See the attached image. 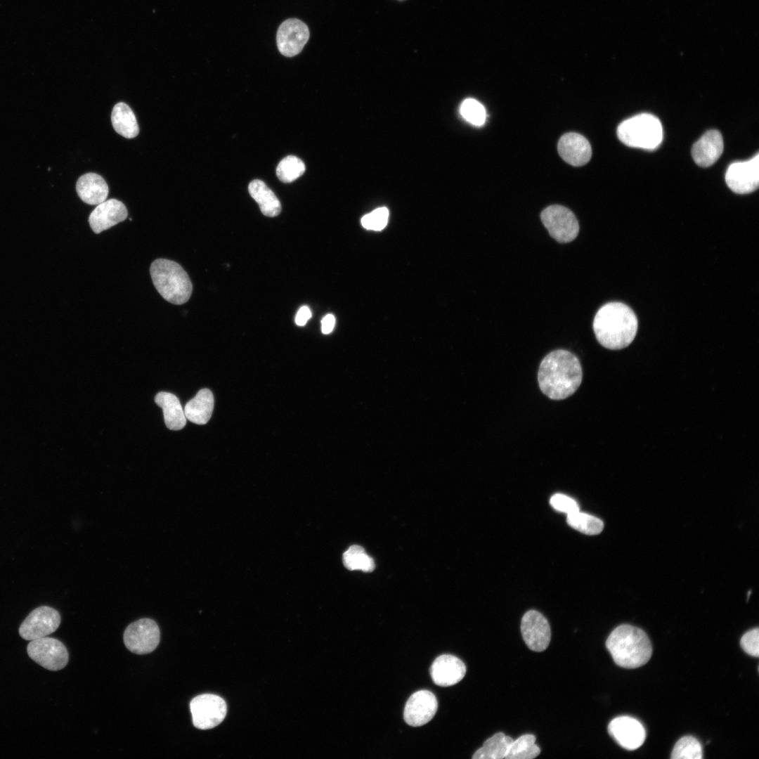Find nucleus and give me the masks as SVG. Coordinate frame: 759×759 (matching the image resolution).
<instances>
[{"instance_id": "1", "label": "nucleus", "mask_w": 759, "mask_h": 759, "mask_svg": "<svg viewBox=\"0 0 759 759\" xmlns=\"http://www.w3.org/2000/svg\"><path fill=\"white\" fill-rule=\"evenodd\" d=\"M582 378L579 359L564 349L549 353L541 361L538 372L541 391L552 400L564 399L574 394Z\"/></svg>"}, {"instance_id": "2", "label": "nucleus", "mask_w": 759, "mask_h": 759, "mask_svg": "<svg viewBox=\"0 0 759 759\" xmlns=\"http://www.w3.org/2000/svg\"><path fill=\"white\" fill-rule=\"evenodd\" d=\"M637 325L633 311L621 302L603 305L596 313L592 323L599 343L613 350L627 347L636 335Z\"/></svg>"}, {"instance_id": "3", "label": "nucleus", "mask_w": 759, "mask_h": 759, "mask_svg": "<svg viewBox=\"0 0 759 759\" xmlns=\"http://www.w3.org/2000/svg\"><path fill=\"white\" fill-rule=\"evenodd\" d=\"M606 647L616 664L625 668L644 665L652 654L647 634L642 629L627 624L618 626L610 633Z\"/></svg>"}, {"instance_id": "4", "label": "nucleus", "mask_w": 759, "mask_h": 759, "mask_svg": "<svg viewBox=\"0 0 759 759\" xmlns=\"http://www.w3.org/2000/svg\"><path fill=\"white\" fill-rule=\"evenodd\" d=\"M150 273L154 286L165 300L176 305L188 301L193 285L179 264L167 259H157L151 264Z\"/></svg>"}, {"instance_id": "5", "label": "nucleus", "mask_w": 759, "mask_h": 759, "mask_svg": "<svg viewBox=\"0 0 759 759\" xmlns=\"http://www.w3.org/2000/svg\"><path fill=\"white\" fill-rule=\"evenodd\" d=\"M617 136L625 145L653 150L663 140V128L654 115L642 113L622 122L617 129Z\"/></svg>"}, {"instance_id": "6", "label": "nucleus", "mask_w": 759, "mask_h": 759, "mask_svg": "<svg viewBox=\"0 0 759 759\" xmlns=\"http://www.w3.org/2000/svg\"><path fill=\"white\" fill-rule=\"evenodd\" d=\"M541 221L550 236L561 243L573 241L579 232V223L575 214L568 208L553 205L540 214Z\"/></svg>"}, {"instance_id": "7", "label": "nucleus", "mask_w": 759, "mask_h": 759, "mask_svg": "<svg viewBox=\"0 0 759 759\" xmlns=\"http://www.w3.org/2000/svg\"><path fill=\"white\" fill-rule=\"evenodd\" d=\"M193 723L200 729H209L219 725L225 718L227 706L220 696L205 694L195 696L190 703Z\"/></svg>"}, {"instance_id": "8", "label": "nucleus", "mask_w": 759, "mask_h": 759, "mask_svg": "<svg viewBox=\"0 0 759 759\" xmlns=\"http://www.w3.org/2000/svg\"><path fill=\"white\" fill-rule=\"evenodd\" d=\"M29 656L45 669L57 671L66 666L68 652L65 645L53 637L31 640L27 647Z\"/></svg>"}, {"instance_id": "9", "label": "nucleus", "mask_w": 759, "mask_h": 759, "mask_svg": "<svg viewBox=\"0 0 759 759\" xmlns=\"http://www.w3.org/2000/svg\"><path fill=\"white\" fill-rule=\"evenodd\" d=\"M160 632L156 622L150 618H141L129 624L124 632L126 648L136 654L153 651L159 644Z\"/></svg>"}, {"instance_id": "10", "label": "nucleus", "mask_w": 759, "mask_h": 759, "mask_svg": "<svg viewBox=\"0 0 759 759\" xmlns=\"http://www.w3.org/2000/svg\"><path fill=\"white\" fill-rule=\"evenodd\" d=\"M60 623V616L55 609L42 606L34 609L19 628L20 637L28 641L46 637L55 632Z\"/></svg>"}, {"instance_id": "11", "label": "nucleus", "mask_w": 759, "mask_h": 759, "mask_svg": "<svg viewBox=\"0 0 759 759\" xmlns=\"http://www.w3.org/2000/svg\"><path fill=\"white\" fill-rule=\"evenodd\" d=\"M727 186L738 194H747L755 190L759 185V155L751 160L731 164L725 174Z\"/></svg>"}, {"instance_id": "12", "label": "nucleus", "mask_w": 759, "mask_h": 759, "mask_svg": "<svg viewBox=\"0 0 759 759\" xmlns=\"http://www.w3.org/2000/svg\"><path fill=\"white\" fill-rule=\"evenodd\" d=\"M309 38V30L304 22L297 18L287 19L278 27V48L285 56H294L301 52Z\"/></svg>"}, {"instance_id": "13", "label": "nucleus", "mask_w": 759, "mask_h": 759, "mask_svg": "<svg viewBox=\"0 0 759 759\" xmlns=\"http://www.w3.org/2000/svg\"><path fill=\"white\" fill-rule=\"evenodd\" d=\"M522 637L527 647L535 651L545 650L550 642L551 630L545 617L536 610L525 613L521 622Z\"/></svg>"}, {"instance_id": "14", "label": "nucleus", "mask_w": 759, "mask_h": 759, "mask_svg": "<svg viewBox=\"0 0 759 759\" xmlns=\"http://www.w3.org/2000/svg\"><path fill=\"white\" fill-rule=\"evenodd\" d=\"M608 732L621 747L630 751L640 747L646 738L643 725L635 718L626 715L614 718L608 725Z\"/></svg>"}, {"instance_id": "15", "label": "nucleus", "mask_w": 759, "mask_h": 759, "mask_svg": "<svg viewBox=\"0 0 759 759\" xmlns=\"http://www.w3.org/2000/svg\"><path fill=\"white\" fill-rule=\"evenodd\" d=\"M438 708L435 695L428 690L413 693L408 699L404 708L406 722L413 727L424 725L434 716Z\"/></svg>"}, {"instance_id": "16", "label": "nucleus", "mask_w": 759, "mask_h": 759, "mask_svg": "<svg viewBox=\"0 0 759 759\" xmlns=\"http://www.w3.org/2000/svg\"><path fill=\"white\" fill-rule=\"evenodd\" d=\"M128 215L125 205L116 199H109L97 205L91 212L89 222L92 231L98 234L124 221Z\"/></svg>"}, {"instance_id": "17", "label": "nucleus", "mask_w": 759, "mask_h": 759, "mask_svg": "<svg viewBox=\"0 0 759 759\" xmlns=\"http://www.w3.org/2000/svg\"><path fill=\"white\" fill-rule=\"evenodd\" d=\"M466 673L464 662L458 657L443 654L438 656L430 668L434 682L441 687H448L459 682Z\"/></svg>"}, {"instance_id": "18", "label": "nucleus", "mask_w": 759, "mask_h": 759, "mask_svg": "<svg viewBox=\"0 0 759 759\" xmlns=\"http://www.w3.org/2000/svg\"><path fill=\"white\" fill-rule=\"evenodd\" d=\"M557 149L565 162L576 167L585 164L592 155L588 141L583 136L574 132L564 134L559 140Z\"/></svg>"}, {"instance_id": "19", "label": "nucleus", "mask_w": 759, "mask_h": 759, "mask_svg": "<svg viewBox=\"0 0 759 759\" xmlns=\"http://www.w3.org/2000/svg\"><path fill=\"white\" fill-rule=\"evenodd\" d=\"M723 151V139L717 130L706 131L692 146V155L695 163L702 167L713 164Z\"/></svg>"}, {"instance_id": "20", "label": "nucleus", "mask_w": 759, "mask_h": 759, "mask_svg": "<svg viewBox=\"0 0 759 759\" xmlns=\"http://www.w3.org/2000/svg\"><path fill=\"white\" fill-rule=\"evenodd\" d=\"M76 190L84 202L91 205H98L105 201L108 195L107 183L96 173L81 176L77 181Z\"/></svg>"}, {"instance_id": "21", "label": "nucleus", "mask_w": 759, "mask_h": 759, "mask_svg": "<svg viewBox=\"0 0 759 759\" xmlns=\"http://www.w3.org/2000/svg\"><path fill=\"white\" fill-rule=\"evenodd\" d=\"M156 404L162 408L165 424L169 429L180 430L186 424V417L179 398L173 394L161 391L155 397Z\"/></svg>"}, {"instance_id": "22", "label": "nucleus", "mask_w": 759, "mask_h": 759, "mask_svg": "<svg viewBox=\"0 0 759 759\" xmlns=\"http://www.w3.org/2000/svg\"><path fill=\"white\" fill-rule=\"evenodd\" d=\"M214 396L208 389H202L185 406L186 417L197 424H205L211 418L214 409Z\"/></svg>"}, {"instance_id": "23", "label": "nucleus", "mask_w": 759, "mask_h": 759, "mask_svg": "<svg viewBox=\"0 0 759 759\" xmlns=\"http://www.w3.org/2000/svg\"><path fill=\"white\" fill-rule=\"evenodd\" d=\"M251 197L257 202L262 214L274 217L281 211V205L274 193L261 180H253L248 186Z\"/></svg>"}, {"instance_id": "24", "label": "nucleus", "mask_w": 759, "mask_h": 759, "mask_svg": "<svg viewBox=\"0 0 759 759\" xmlns=\"http://www.w3.org/2000/svg\"><path fill=\"white\" fill-rule=\"evenodd\" d=\"M112 124L115 131L126 138H133L139 133L136 116L131 108L123 102L117 103L111 114Z\"/></svg>"}, {"instance_id": "25", "label": "nucleus", "mask_w": 759, "mask_h": 759, "mask_svg": "<svg viewBox=\"0 0 759 759\" xmlns=\"http://www.w3.org/2000/svg\"><path fill=\"white\" fill-rule=\"evenodd\" d=\"M513 739L502 732H498L486 740L483 746L473 755L474 759H502L508 751Z\"/></svg>"}, {"instance_id": "26", "label": "nucleus", "mask_w": 759, "mask_h": 759, "mask_svg": "<svg viewBox=\"0 0 759 759\" xmlns=\"http://www.w3.org/2000/svg\"><path fill=\"white\" fill-rule=\"evenodd\" d=\"M540 749L536 744V737L524 734L510 744L505 759H532L537 757Z\"/></svg>"}, {"instance_id": "27", "label": "nucleus", "mask_w": 759, "mask_h": 759, "mask_svg": "<svg viewBox=\"0 0 759 759\" xmlns=\"http://www.w3.org/2000/svg\"><path fill=\"white\" fill-rule=\"evenodd\" d=\"M343 563L350 571L371 572L375 567L373 559L366 554L363 547L357 545H351L343 554Z\"/></svg>"}, {"instance_id": "28", "label": "nucleus", "mask_w": 759, "mask_h": 759, "mask_svg": "<svg viewBox=\"0 0 759 759\" xmlns=\"http://www.w3.org/2000/svg\"><path fill=\"white\" fill-rule=\"evenodd\" d=\"M566 521L571 527L587 535L598 534L604 528L601 519L580 511L567 514Z\"/></svg>"}, {"instance_id": "29", "label": "nucleus", "mask_w": 759, "mask_h": 759, "mask_svg": "<svg viewBox=\"0 0 759 759\" xmlns=\"http://www.w3.org/2000/svg\"><path fill=\"white\" fill-rule=\"evenodd\" d=\"M305 169V164L299 158L289 155L279 162L276 168V174L281 181L290 183L304 174Z\"/></svg>"}, {"instance_id": "30", "label": "nucleus", "mask_w": 759, "mask_h": 759, "mask_svg": "<svg viewBox=\"0 0 759 759\" xmlns=\"http://www.w3.org/2000/svg\"><path fill=\"white\" fill-rule=\"evenodd\" d=\"M702 753L700 742L694 737L685 736L677 741L670 758L673 759H701Z\"/></svg>"}, {"instance_id": "31", "label": "nucleus", "mask_w": 759, "mask_h": 759, "mask_svg": "<svg viewBox=\"0 0 759 759\" xmlns=\"http://www.w3.org/2000/svg\"><path fill=\"white\" fill-rule=\"evenodd\" d=\"M460 111L465 119L475 126H481L485 122V108L475 99H465L461 104Z\"/></svg>"}, {"instance_id": "32", "label": "nucleus", "mask_w": 759, "mask_h": 759, "mask_svg": "<svg viewBox=\"0 0 759 759\" xmlns=\"http://www.w3.org/2000/svg\"><path fill=\"white\" fill-rule=\"evenodd\" d=\"M389 219V210L386 207L377 208L361 219L362 226L368 230L381 231L387 225Z\"/></svg>"}, {"instance_id": "33", "label": "nucleus", "mask_w": 759, "mask_h": 759, "mask_svg": "<svg viewBox=\"0 0 759 759\" xmlns=\"http://www.w3.org/2000/svg\"><path fill=\"white\" fill-rule=\"evenodd\" d=\"M550 503L554 510L566 514L579 511L577 502L564 494L557 493L553 495L550 498Z\"/></svg>"}, {"instance_id": "34", "label": "nucleus", "mask_w": 759, "mask_h": 759, "mask_svg": "<svg viewBox=\"0 0 759 759\" xmlns=\"http://www.w3.org/2000/svg\"><path fill=\"white\" fill-rule=\"evenodd\" d=\"M740 644L743 650L748 654L758 657L759 656V629L758 628L746 632L741 637Z\"/></svg>"}, {"instance_id": "35", "label": "nucleus", "mask_w": 759, "mask_h": 759, "mask_svg": "<svg viewBox=\"0 0 759 759\" xmlns=\"http://www.w3.org/2000/svg\"><path fill=\"white\" fill-rule=\"evenodd\" d=\"M311 317V310L308 306H304L301 307L297 313L295 323L299 326H304Z\"/></svg>"}, {"instance_id": "36", "label": "nucleus", "mask_w": 759, "mask_h": 759, "mask_svg": "<svg viewBox=\"0 0 759 759\" xmlns=\"http://www.w3.org/2000/svg\"><path fill=\"white\" fill-rule=\"evenodd\" d=\"M335 324V318L332 314H327L321 320V330L323 334L330 333Z\"/></svg>"}]
</instances>
